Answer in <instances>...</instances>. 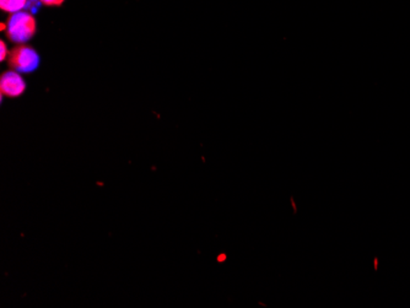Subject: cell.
Masks as SVG:
<instances>
[{"instance_id": "8992f818", "label": "cell", "mask_w": 410, "mask_h": 308, "mask_svg": "<svg viewBox=\"0 0 410 308\" xmlns=\"http://www.w3.org/2000/svg\"><path fill=\"white\" fill-rule=\"evenodd\" d=\"M0 48H1V56H0V61H6V57H9V50L6 46V41H0Z\"/></svg>"}, {"instance_id": "277c9868", "label": "cell", "mask_w": 410, "mask_h": 308, "mask_svg": "<svg viewBox=\"0 0 410 308\" xmlns=\"http://www.w3.org/2000/svg\"><path fill=\"white\" fill-rule=\"evenodd\" d=\"M27 3L29 0H0V9L8 14H14L24 10Z\"/></svg>"}, {"instance_id": "52a82bcc", "label": "cell", "mask_w": 410, "mask_h": 308, "mask_svg": "<svg viewBox=\"0 0 410 308\" xmlns=\"http://www.w3.org/2000/svg\"><path fill=\"white\" fill-rule=\"evenodd\" d=\"M40 1L42 6H61L66 3V0H40Z\"/></svg>"}, {"instance_id": "7a4b0ae2", "label": "cell", "mask_w": 410, "mask_h": 308, "mask_svg": "<svg viewBox=\"0 0 410 308\" xmlns=\"http://www.w3.org/2000/svg\"><path fill=\"white\" fill-rule=\"evenodd\" d=\"M8 66L11 71L20 74H32L41 66V56L34 47L17 45L11 50L8 57Z\"/></svg>"}, {"instance_id": "3957f363", "label": "cell", "mask_w": 410, "mask_h": 308, "mask_svg": "<svg viewBox=\"0 0 410 308\" xmlns=\"http://www.w3.org/2000/svg\"><path fill=\"white\" fill-rule=\"evenodd\" d=\"M26 81L20 73L15 71H6L0 76V92L1 98L6 96L9 98L20 97L26 91Z\"/></svg>"}, {"instance_id": "5b68a950", "label": "cell", "mask_w": 410, "mask_h": 308, "mask_svg": "<svg viewBox=\"0 0 410 308\" xmlns=\"http://www.w3.org/2000/svg\"><path fill=\"white\" fill-rule=\"evenodd\" d=\"M42 4L40 0H29V3H27V6H26V9L27 11H30V13H37V10L40 9V6Z\"/></svg>"}, {"instance_id": "6da1fadb", "label": "cell", "mask_w": 410, "mask_h": 308, "mask_svg": "<svg viewBox=\"0 0 410 308\" xmlns=\"http://www.w3.org/2000/svg\"><path fill=\"white\" fill-rule=\"evenodd\" d=\"M6 24V38L16 45L29 42L37 32V21L30 11H17L10 14Z\"/></svg>"}]
</instances>
